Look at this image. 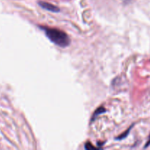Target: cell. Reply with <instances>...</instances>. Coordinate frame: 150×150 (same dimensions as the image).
<instances>
[{"mask_svg":"<svg viewBox=\"0 0 150 150\" xmlns=\"http://www.w3.org/2000/svg\"><path fill=\"white\" fill-rule=\"evenodd\" d=\"M40 27L45 32V34L48 39L57 45L62 48H65L70 45V38L64 32L58 29L50 28L48 26H40Z\"/></svg>","mask_w":150,"mask_h":150,"instance_id":"obj_1","label":"cell"},{"mask_svg":"<svg viewBox=\"0 0 150 150\" xmlns=\"http://www.w3.org/2000/svg\"><path fill=\"white\" fill-rule=\"evenodd\" d=\"M39 5L42 8L45 9V10H48V11L53 12V13H57V12H59V8L58 7H57L54 4H51V3L46 2V1H40L38 2Z\"/></svg>","mask_w":150,"mask_h":150,"instance_id":"obj_2","label":"cell"},{"mask_svg":"<svg viewBox=\"0 0 150 150\" xmlns=\"http://www.w3.org/2000/svg\"><path fill=\"white\" fill-rule=\"evenodd\" d=\"M150 146V136H149V139H148V142H146V145L144 146V148L148 147V146Z\"/></svg>","mask_w":150,"mask_h":150,"instance_id":"obj_3","label":"cell"}]
</instances>
